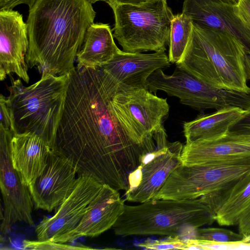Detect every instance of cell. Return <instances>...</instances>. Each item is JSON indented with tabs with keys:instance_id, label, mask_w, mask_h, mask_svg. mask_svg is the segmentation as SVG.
<instances>
[{
	"instance_id": "obj_1",
	"label": "cell",
	"mask_w": 250,
	"mask_h": 250,
	"mask_svg": "<svg viewBox=\"0 0 250 250\" xmlns=\"http://www.w3.org/2000/svg\"><path fill=\"white\" fill-rule=\"evenodd\" d=\"M117 85L100 68H75L69 75L54 150L73 162L78 175L125 191L143 148L113 108Z\"/></svg>"
},
{
	"instance_id": "obj_2",
	"label": "cell",
	"mask_w": 250,
	"mask_h": 250,
	"mask_svg": "<svg viewBox=\"0 0 250 250\" xmlns=\"http://www.w3.org/2000/svg\"><path fill=\"white\" fill-rule=\"evenodd\" d=\"M96 12L87 0H36L26 20L25 61L41 74H70Z\"/></svg>"
},
{
	"instance_id": "obj_3",
	"label": "cell",
	"mask_w": 250,
	"mask_h": 250,
	"mask_svg": "<svg viewBox=\"0 0 250 250\" xmlns=\"http://www.w3.org/2000/svg\"><path fill=\"white\" fill-rule=\"evenodd\" d=\"M248 52L233 36L192 23L187 46L176 65L214 87L250 94L245 67Z\"/></svg>"
},
{
	"instance_id": "obj_4",
	"label": "cell",
	"mask_w": 250,
	"mask_h": 250,
	"mask_svg": "<svg viewBox=\"0 0 250 250\" xmlns=\"http://www.w3.org/2000/svg\"><path fill=\"white\" fill-rule=\"evenodd\" d=\"M69 75L44 73L40 80L27 87L20 79H11L9 95L6 98L15 134H36L55 149Z\"/></svg>"
},
{
	"instance_id": "obj_5",
	"label": "cell",
	"mask_w": 250,
	"mask_h": 250,
	"mask_svg": "<svg viewBox=\"0 0 250 250\" xmlns=\"http://www.w3.org/2000/svg\"><path fill=\"white\" fill-rule=\"evenodd\" d=\"M216 213L200 198L155 199L125 205L112 227L117 235H162L191 239L195 229L216 221Z\"/></svg>"
},
{
	"instance_id": "obj_6",
	"label": "cell",
	"mask_w": 250,
	"mask_h": 250,
	"mask_svg": "<svg viewBox=\"0 0 250 250\" xmlns=\"http://www.w3.org/2000/svg\"><path fill=\"white\" fill-rule=\"evenodd\" d=\"M109 5L115 20L113 35L123 51L141 53L166 50L174 15L167 0Z\"/></svg>"
},
{
	"instance_id": "obj_7",
	"label": "cell",
	"mask_w": 250,
	"mask_h": 250,
	"mask_svg": "<svg viewBox=\"0 0 250 250\" xmlns=\"http://www.w3.org/2000/svg\"><path fill=\"white\" fill-rule=\"evenodd\" d=\"M137 167L130 173L125 200L143 203L153 200L171 173L182 165L184 146L170 142L164 126L145 138Z\"/></svg>"
},
{
	"instance_id": "obj_8",
	"label": "cell",
	"mask_w": 250,
	"mask_h": 250,
	"mask_svg": "<svg viewBox=\"0 0 250 250\" xmlns=\"http://www.w3.org/2000/svg\"><path fill=\"white\" fill-rule=\"evenodd\" d=\"M250 171V157L205 165L177 167L153 200H192L231 189Z\"/></svg>"
},
{
	"instance_id": "obj_9",
	"label": "cell",
	"mask_w": 250,
	"mask_h": 250,
	"mask_svg": "<svg viewBox=\"0 0 250 250\" xmlns=\"http://www.w3.org/2000/svg\"><path fill=\"white\" fill-rule=\"evenodd\" d=\"M146 85L152 93L164 91L178 98L181 104L201 111L230 106L250 109V94L214 87L177 65L170 75L157 70L149 76Z\"/></svg>"
},
{
	"instance_id": "obj_10",
	"label": "cell",
	"mask_w": 250,
	"mask_h": 250,
	"mask_svg": "<svg viewBox=\"0 0 250 250\" xmlns=\"http://www.w3.org/2000/svg\"><path fill=\"white\" fill-rule=\"evenodd\" d=\"M117 84L111 100L113 108L130 137L142 145L146 137L164 126L169 105L167 99L157 96L147 88Z\"/></svg>"
},
{
	"instance_id": "obj_11",
	"label": "cell",
	"mask_w": 250,
	"mask_h": 250,
	"mask_svg": "<svg viewBox=\"0 0 250 250\" xmlns=\"http://www.w3.org/2000/svg\"><path fill=\"white\" fill-rule=\"evenodd\" d=\"M14 135L0 128V186L3 202L0 230L4 234L18 222L34 225V203L29 188L22 183L11 160L10 144Z\"/></svg>"
},
{
	"instance_id": "obj_12",
	"label": "cell",
	"mask_w": 250,
	"mask_h": 250,
	"mask_svg": "<svg viewBox=\"0 0 250 250\" xmlns=\"http://www.w3.org/2000/svg\"><path fill=\"white\" fill-rule=\"evenodd\" d=\"M103 184L91 176L78 175L75 187L51 217H44L35 232L40 241L50 240L74 229Z\"/></svg>"
},
{
	"instance_id": "obj_13",
	"label": "cell",
	"mask_w": 250,
	"mask_h": 250,
	"mask_svg": "<svg viewBox=\"0 0 250 250\" xmlns=\"http://www.w3.org/2000/svg\"><path fill=\"white\" fill-rule=\"evenodd\" d=\"M76 175L73 162L53 150L42 173L28 187L36 208L51 212L61 205L73 191Z\"/></svg>"
},
{
	"instance_id": "obj_14",
	"label": "cell",
	"mask_w": 250,
	"mask_h": 250,
	"mask_svg": "<svg viewBox=\"0 0 250 250\" xmlns=\"http://www.w3.org/2000/svg\"><path fill=\"white\" fill-rule=\"evenodd\" d=\"M29 46L27 25L13 9L0 10V80L14 73L28 83L25 57Z\"/></svg>"
},
{
	"instance_id": "obj_15",
	"label": "cell",
	"mask_w": 250,
	"mask_h": 250,
	"mask_svg": "<svg viewBox=\"0 0 250 250\" xmlns=\"http://www.w3.org/2000/svg\"><path fill=\"white\" fill-rule=\"evenodd\" d=\"M118 190L103 184L77 227L49 241L66 243L82 237H94L112 228L124 211Z\"/></svg>"
},
{
	"instance_id": "obj_16",
	"label": "cell",
	"mask_w": 250,
	"mask_h": 250,
	"mask_svg": "<svg viewBox=\"0 0 250 250\" xmlns=\"http://www.w3.org/2000/svg\"><path fill=\"white\" fill-rule=\"evenodd\" d=\"M171 65L165 51L130 53L120 49L100 68L115 83L131 88H147L149 76Z\"/></svg>"
},
{
	"instance_id": "obj_17",
	"label": "cell",
	"mask_w": 250,
	"mask_h": 250,
	"mask_svg": "<svg viewBox=\"0 0 250 250\" xmlns=\"http://www.w3.org/2000/svg\"><path fill=\"white\" fill-rule=\"evenodd\" d=\"M182 13L200 27L220 30L239 40L250 51V30L227 0H184Z\"/></svg>"
},
{
	"instance_id": "obj_18",
	"label": "cell",
	"mask_w": 250,
	"mask_h": 250,
	"mask_svg": "<svg viewBox=\"0 0 250 250\" xmlns=\"http://www.w3.org/2000/svg\"><path fill=\"white\" fill-rule=\"evenodd\" d=\"M250 157V135L229 131L221 137L186 143L181 154L182 165H205Z\"/></svg>"
},
{
	"instance_id": "obj_19",
	"label": "cell",
	"mask_w": 250,
	"mask_h": 250,
	"mask_svg": "<svg viewBox=\"0 0 250 250\" xmlns=\"http://www.w3.org/2000/svg\"><path fill=\"white\" fill-rule=\"evenodd\" d=\"M53 150L40 136L15 134L10 144V157L22 183L30 186L45 168Z\"/></svg>"
},
{
	"instance_id": "obj_20",
	"label": "cell",
	"mask_w": 250,
	"mask_h": 250,
	"mask_svg": "<svg viewBox=\"0 0 250 250\" xmlns=\"http://www.w3.org/2000/svg\"><path fill=\"white\" fill-rule=\"evenodd\" d=\"M248 111L239 107L230 106L211 113L200 114L193 120L185 122L183 127L186 143L212 139L225 135Z\"/></svg>"
},
{
	"instance_id": "obj_21",
	"label": "cell",
	"mask_w": 250,
	"mask_h": 250,
	"mask_svg": "<svg viewBox=\"0 0 250 250\" xmlns=\"http://www.w3.org/2000/svg\"><path fill=\"white\" fill-rule=\"evenodd\" d=\"M107 23H93L85 34L82 47L77 55V66L100 68L108 62L119 50Z\"/></svg>"
},
{
	"instance_id": "obj_22",
	"label": "cell",
	"mask_w": 250,
	"mask_h": 250,
	"mask_svg": "<svg viewBox=\"0 0 250 250\" xmlns=\"http://www.w3.org/2000/svg\"><path fill=\"white\" fill-rule=\"evenodd\" d=\"M250 207V171L234 186L224 203L216 213L220 226L238 224L243 213Z\"/></svg>"
},
{
	"instance_id": "obj_23",
	"label": "cell",
	"mask_w": 250,
	"mask_h": 250,
	"mask_svg": "<svg viewBox=\"0 0 250 250\" xmlns=\"http://www.w3.org/2000/svg\"><path fill=\"white\" fill-rule=\"evenodd\" d=\"M192 29L190 19L182 13L174 15L171 22L168 57L171 63H178L187 46Z\"/></svg>"
},
{
	"instance_id": "obj_24",
	"label": "cell",
	"mask_w": 250,
	"mask_h": 250,
	"mask_svg": "<svg viewBox=\"0 0 250 250\" xmlns=\"http://www.w3.org/2000/svg\"><path fill=\"white\" fill-rule=\"evenodd\" d=\"M244 237L241 234L220 228H197L191 239L227 243L240 241Z\"/></svg>"
},
{
	"instance_id": "obj_25",
	"label": "cell",
	"mask_w": 250,
	"mask_h": 250,
	"mask_svg": "<svg viewBox=\"0 0 250 250\" xmlns=\"http://www.w3.org/2000/svg\"><path fill=\"white\" fill-rule=\"evenodd\" d=\"M185 250H240L250 249V243L242 241L222 243L211 241L186 239Z\"/></svg>"
},
{
	"instance_id": "obj_26",
	"label": "cell",
	"mask_w": 250,
	"mask_h": 250,
	"mask_svg": "<svg viewBox=\"0 0 250 250\" xmlns=\"http://www.w3.org/2000/svg\"><path fill=\"white\" fill-rule=\"evenodd\" d=\"M186 239L178 236H167L161 240H147L137 245L139 247L147 250H185Z\"/></svg>"
},
{
	"instance_id": "obj_27",
	"label": "cell",
	"mask_w": 250,
	"mask_h": 250,
	"mask_svg": "<svg viewBox=\"0 0 250 250\" xmlns=\"http://www.w3.org/2000/svg\"><path fill=\"white\" fill-rule=\"evenodd\" d=\"M23 247L26 249L31 250H92L94 249L83 245L72 246L64 243L46 241H31L24 240Z\"/></svg>"
},
{
	"instance_id": "obj_28",
	"label": "cell",
	"mask_w": 250,
	"mask_h": 250,
	"mask_svg": "<svg viewBox=\"0 0 250 250\" xmlns=\"http://www.w3.org/2000/svg\"><path fill=\"white\" fill-rule=\"evenodd\" d=\"M0 128L6 131H10L15 134L10 109L7 102V98L2 94H1L0 96Z\"/></svg>"
},
{
	"instance_id": "obj_29",
	"label": "cell",
	"mask_w": 250,
	"mask_h": 250,
	"mask_svg": "<svg viewBox=\"0 0 250 250\" xmlns=\"http://www.w3.org/2000/svg\"><path fill=\"white\" fill-rule=\"evenodd\" d=\"M234 12L250 30V0H238L234 4Z\"/></svg>"
},
{
	"instance_id": "obj_30",
	"label": "cell",
	"mask_w": 250,
	"mask_h": 250,
	"mask_svg": "<svg viewBox=\"0 0 250 250\" xmlns=\"http://www.w3.org/2000/svg\"><path fill=\"white\" fill-rule=\"evenodd\" d=\"M229 131L241 134L250 135V109L230 128Z\"/></svg>"
},
{
	"instance_id": "obj_31",
	"label": "cell",
	"mask_w": 250,
	"mask_h": 250,
	"mask_svg": "<svg viewBox=\"0 0 250 250\" xmlns=\"http://www.w3.org/2000/svg\"><path fill=\"white\" fill-rule=\"evenodd\" d=\"M237 225L239 233L244 238L250 234V207L242 215Z\"/></svg>"
},
{
	"instance_id": "obj_32",
	"label": "cell",
	"mask_w": 250,
	"mask_h": 250,
	"mask_svg": "<svg viewBox=\"0 0 250 250\" xmlns=\"http://www.w3.org/2000/svg\"><path fill=\"white\" fill-rule=\"evenodd\" d=\"M36 0H0V10L13 9L20 4H26L29 8L32 7Z\"/></svg>"
},
{
	"instance_id": "obj_33",
	"label": "cell",
	"mask_w": 250,
	"mask_h": 250,
	"mask_svg": "<svg viewBox=\"0 0 250 250\" xmlns=\"http://www.w3.org/2000/svg\"><path fill=\"white\" fill-rule=\"evenodd\" d=\"M150 0H111L108 4V5L112 3L140 4Z\"/></svg>"
},
{
	"instance_id": "obj_34",
	"label": "cell",
	"mask_w": 250,
	"mask_h": 250,
	"mask_svg": "<svg viewBox=\"0 0 250 250\" xmlns=\"http://www.w3.org/2000/svg\"><path fill=\"white\" fill-rule=\"evenodd\" d=\"M245 67L247 79L250 80V51L248 52L245 56Z\"/></svg>"
},
{
	"instance_id": "obj_35",
	"label": "cell",
	"mask_w": 250,
	"mask_h": 250,
	"mask_svg": "<svg viewBox=\"0 0 250 250\" xmlns=\"http://www.w3.org/2000/svg\"><path fill=\"white\" fill-rule=\"evenodd\" d=\"M87 0L92 4L95 3V2H96L97 1H104V2H106L107 3H108L111 1V0Z\"/></svg>"
},
{
	"instance_id": "obj_36",
	"label": "cell",
	"mask_w": 250,
	"mask_h": 250,
	"mask_svg": "<svg viewBox=\"0 0 250 250\" xmlns=\"http://www.w3.org/2000/svg\"><path fill=\"white\" fill-rule=\"evenodd\" d=\"M242 241L245 243H250V234L244 237Z\"/></svg>"
},
{
	"instance_id": "obj_37",
	"label": "cell",
	"mask_w": 250,
	"mask_h": 250,
	"mask_svg": "<svg viewBox=\"0 0 250 250\" xmlns=\"http://www.w3.org/2000/svg\"><path fill=\"white\" fill-rule=\"evenodd\" d=\"M227 0L233 4H236V3L237 2V1H238V0Z\"/></svg>"
}]
</instances>
